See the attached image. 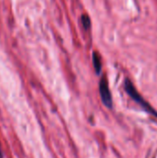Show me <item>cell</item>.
I'll use <instances>...</instances> for the list:
<instances>
[{
  "instance_id": "1",
  "label": "cell",
  "mask_w": 157,
  "mask_h": 158,
  "mask_svg": "<svg viewBox=\"0 0 157 158\" xmlns=\"http://www.w3.org/2000/svg\"><path fill=\"white\" fill-rule=\"evenodd\" d=\"M124 88H125V91L126 93L129 94V96L133 100L135 101L139 106H141L145 111H147L149 114H151L152 116L157 118V112L154 109V107H152L150 106V104L145 101V99L140 94V93L136 90L135 86L133 85V83L131 82V81H130L129 79H126L125 80V82H124Z\"/></svg>"
},
{
  "instance_id": "2",
  "label": "cell",
  "mask_w": 157,
  "mask_h": 158,
  "mask_svg": "<svg viewBox=\"0 0 157 158\" xmlns=\"http://www.w3.org/2000/svg\"><path fill=\"white\" fill-rule=\"evenodd\" d=\"M99 94L101 96V100L103 104L107 107V108H112L113 107V98L112 94L108 86V81L105 77H103L100 80L99 82Z\"/></svg>"
},
{
  "instance_id": "3",
  "label": "cell",
  "mask_w": 157,
  "mask_h": 158,
  "mask_svg": "<svg viewBox=\"0 0 157 158\" xmlns=\"http://www.w3.org/2000/svg\"><path fill=\"white\" fill-rule=\"evenodd\" d=\"M93 64L94 70H95L96 74H100V72L102 70V61H101L100 55L96 51H94L93 53Z\"/></svg>"
},
{
  "instance_id": "4",
  "label": "cell",
  "mask_w": 157,
  "mask_h": 158,
  "mask_svg": "<svg viewBox=\"0 0 157 158\" xmlns=\"http://www.w3.org/2000/svg\"><path fill=\"white\" fill-rule=\"evenodd\" d=\"M81 24L85 30H88L91 27V19L88 15L84 14L81 16Z\"/></svg>"
},
{
  "instance_id": "5",
  "label": "cell",
  "mask_w": 157,
  "mask_h": 158,
  "mask_svg": "<svg viewBox=\"0 0 157 158\" xmlns=\"http://www.w3.org/2000/svg\"><path fill=\"white\" fill-rule=\"evenodd\" d=\"M0 158H4V154H3V151H2L1 143H0Z\"/></svg>"
}]
</instances>
